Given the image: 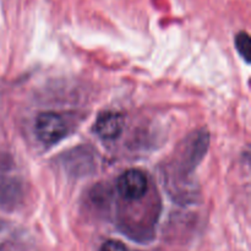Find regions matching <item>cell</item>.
<instances>
[{"instance_id":"cell-1","label":"cell","mask_w":251,"mask_h":251,"mask_svg":"<svg viewBox=\"0 0 251 251\" xmlns=\"http://www.w3.org/2000/svg\"><path fill=\"white\" fill-rule=\"evenodd\" d=\"M37 137L44 145H53L63 140L68 134V125L63 117L54 112L38 115L34 127Z\"/></svg>"},{"instance_id":"cell-2","label":"cell","mask_w":251,"mask_h":251,"mask_svg":"<svg viewBox=\"0 0 251 251\" xmlns=\"http://www.w3.org/2000/svg\"><path fill=\"white\" fill-rule=\"evenodd\" d=\"M117 188L123 199L136 201L146 195L149 190V180L144 172L139 169H129L118 179Z\"/></svg>"},{"instance_id":"cell-3","label":"cell","mask_w":251,"mask_h":251,"mask_svg":"<svg viewBox=\"0 0 251 251\" xmlns=\"http://www.w3.org/2000/svg\"><path fill=\"white\" fill-rule=\"evenodd\" d=\"M124 129V117L120 113L108 110L97 118L95 131L104 140H114L119 136Z\"/></svg>"},{"instance_id":"cell-4","label":"cell","mask_w":251,"mask_h":251,"mask_svg":"<svg viewBox=\"0 0 251 251\" xmlns=\"http://www.w3.org/2000/svg\"><path fill=\"white\" fill-rule=\"evenodd\" d=\"M235 47L247 63H250V50H251V39L247 32H239L235 37Z\"/></svg>"},{"instance_id":"cell-5","label":"cell","mask_w":251,"mask_h":251,"mask_svg":"<svg viewBox=\"0 0 251 251\" xmlns=\"http://www.w3.org/2000/svg\"><path fill=\"white\" fill-rule=\"evenodd\" d=\"M100 251H127L126 247L118 240H108L100 247Z\"/></svg>"}]
</instances>
